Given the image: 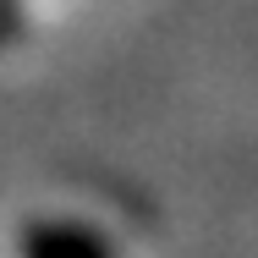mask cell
Instances as JSON below:
<instances>
[{
  "mask_svg": "<svg viewBox=\"0 0 258 258\" xmlns=\"http://www.w3.org/2000/svg\"><path fill=\"white\" fill-rule=\"evenodd\" d=\"M22 253L28 258H115L99 231H88L77 220H39V225H28Z\"/></svg>",
  "mask_w": 258,
  "mask_h": 258,
  "instance_id": "6da1fadb",
  "label": "cell"
}]
</instances>
